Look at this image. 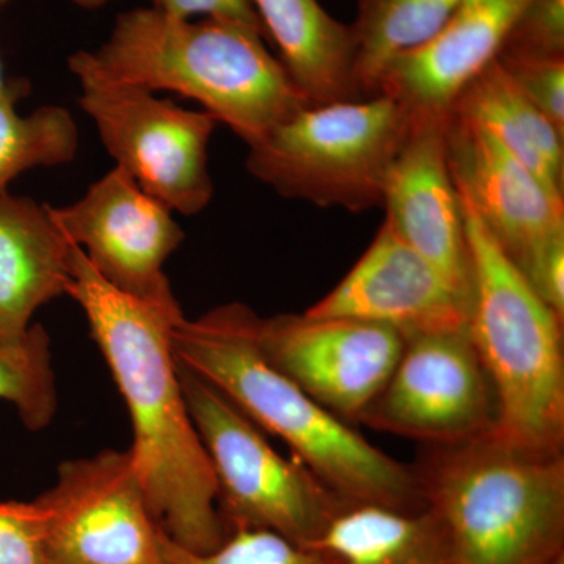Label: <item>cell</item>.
<instances>
[{
	"label": "cell",
	"mask_w": 564,
	"mask_h": 564,
	"mask_svg": "<svg viewBox=\"0 0 564 564\" xmlns=\"http://www.w3.org/2000/svg\"><path fill=\"white\" fill-rule=\"evenodd\" d=\"M451 113L411 111L410 129L383 187L384 221L470 300L462 198L447 151Z\"/></svg>",
	"instance_id": "14"
},
{
	"label": "cell",
	"mask_w": 564,
	"mask_h": 564,
	"mask_svg": "<svg viewBox=\"0 0 564 564\" xmlns=\"http://www.w3.org/2000/svg\"><path fill=\"white\" fill-rule=\"evenodd\" d=\"M74 6L80 7L84 10H99L102 7L109 6L111 2H117V0H69Z\"/></svg>",
	"instance_id": "31"
},
{
	"label": "cell",
	"mask_w": 564,
	"mask_h": 564,
	"mask_svg": "<svg viewBox=\"0 0 564 564\" xmlns=\"http://www.w3.org/2000/svg\"><path fill=\"white\" fill-rule=\"evenodd\" d=\"M410 122L384 95L310 104L248 147L247 170L282 198L362 214L381 207Z\"/></svg>",
	"instance_id": "6"
},
{
	"label": "cell",
	"mask_w": 564,
	"mask_h": 564,
	"mask_svg": "<svg viewBox=\"0 0 564 564\" xmlns=\"http://www.w3.org/2000/svg\"><path fill=\"white\" fill-rule=\"evenodd\" d=\"M452 111L485 129L516 161L564 196V133L519 91L499 62L470 82Z\"/></svg>",
	"instance_id": "20"
},
{
	"label": "cell",
	"mask_w": 564,
	"mask_h": 564,
	"mask_svg": "<svg viewBox=\"0 0 564 564\" xmlns=\"http://www.w3.org/2000/svg\"><path fill=\"white\" fill-rule=\"evenodd\" d=\"M469 296L383 221L340 282L304 313L377 323L404 339L467 328Z\"/></svg>",
	"instance_id": "13"
},
{
	"label": "cell",
	"mask_w": 564,
	"mask_h": 564,
	"mask_svg": "<svg viewBox=\"0 0 564 564\" xmlns=\"http://www.w3.org/2000/svg\"><path fill=\"white\" fill-rule=\"evenodd\" d=\"M524 2L462 0L433 39L388 66L378 95L410 111L452 113L470 82L499 57Z\"/></svg>",
	"instance_id": "16"
},
{
	"label": "cell",
	"mask_w": 564,
	"mask_h": 564,
	"mask_svg": "<svg viewBox=\"0 0 564 564\" xmlns=\"http://www.w3.org/2000/svg\"><path fill=\"white\" fill-rule=\"evenodd\" d=\"M458 193L473 276L467 333L496 393L492 434L529 451L563 454L564 322Z\"/></svg>",
	"instance_id": "5"
},
{
	"label": "cell",
	"mask_w": 564,
	"mask_h": 564,
	"mask_svg": "<svg viewBox=\"0 0 564 564\" xmlns=\"http://www.w3.org/2000/svg\"><path fill=\"white\" fill-rule=\"evenodd\" d=\"M311 549L336 564H451L443 525L426 507L344 503Z\"/></svg>",
	"instance_id": "19"
},
{
	"label": "cell",
	"mask_w": 564,
	"mask_h": 564,
	"mask_svg": "<svg viewBox=\"0 0 564 564\" xmlns=\"http://www.w3.org/2000/svg\"><path fill=\"white\" fill-rule=\"evenodd\" d=\"M70 250L50 204L0 193V344L28 333L41 306L68 295Z\"/></svg>",
	"instance_id": "17"
},
{
	"label": "cell",
	"mask_w": 564,
	"mask_h": 564,
	"mask_svg": "<svg viewBox=\"0 0 564 564\" xmlns=\"http://www.w3.org/2000/svg\"><path fill=\"white\" fill-rule=\"evenodd\" d=\"M259 315L242 303L182 317L172 328L176 361L214 386L263 433L280 437L339 499L399 510L425 508L415 467L384 454L315 402L263 356Z\"/></svg>",
	"instance_id": "2"
},
{
	"label": "cell",
	"mask_w": 564,
	"mask_h": 564,
	"mask_svg": "<svg viewBox=\"0 0 564 564\" xmlns=\"http://www.w3.org/2000/svg\"><path fill=\"white\" fill-rule=\"evenodd\" d=\"M80 85L173 91L192 99L247 147L310 106L261 32L239 22L124 11L95 51L68 58Z\"/></svg>",
	"instance_id": "3"
},
{
	"label": "cell",
	"mask_w": 564,
	"mask_h": 564,
	"mask_svg": "<svg viewBox=\"0 0 564 564\" xmlns=\"http://www.w3.org/2000/svg\"><path fill=\"white\" fill-rule=\"evenodd\" d=\"M462 0H356L355 85L358 98L378 95L397 57L433 39Z\"/></svg>",
	"instance_id": "21"
},
{
	"label": "cell",
	"mask_w": 564,
	"mask_h": 564,
	"mask_svg": "<svg viewBox=\"0 0 564 564\" xmlns=\"http://www.w3.org/2000/svg\"><path fill=\"white\" fill-rule=\"evenodd\" d=\"M68 296L88 322L131 417L129 447L163 533L192 552L214 551L228 530L217 484L182 391L172 328L182 317L115 291L79 248L70 250Z\"/></svg>",
	"instance_id": "1"
},
{
	"label": "cell",
	"mask_w": 564,
	"mask_h": 564,
	"mask_svg": "<svg viewBox=\"0 0 564 564\" xmlns=\"http://www.w3.org/2000/svg\"><path fill=\"white\" fill-rule=\"evenodd\" d=\"M358 422L430 447L496 432V393L467 328L404 339L388 383Z\"/></svg>",
	"instance_id": "9"
},
{
	"label": "cell",
	"mask_w": 564,
	"mask_h": 564,
	"mask_svg": "<svg viewBox=\"0 0 564 564\" xmlns=\"http://www.w3.org/2000/svg\"><path fill=\"white\" fill-rule=\"evenodd\" d=\"M11 0H0V9L10 3ZM29 91V84L24 80H7L3 76L2 61H0V96L22 95Z\"/></svg>",
	"instance_id": "30"
},
{
	"label": "cell",
	"mask_w": 564,
	"mask_h": 564,
	"mask_svg": "<svg viewBox=\"0 0 564 564\" xmlns=\"http://www.w3.org/2000/svg\"><path fill=\"white\" fill-rule=\"evenodd\" d=\"M278 61L311 104L358 98L356 39L318 0H251Z\"/></svg>",
	"instance_id": "18"
},
{
	"label": "cell",
	"mask_w": 564,
	"mask_h": 564,
	"mask_svg": "<svg viewBox=\"0 0 564 564\" xmlns=\"http://www.w3.org/2000/svg\"><path fill=\"white\" fill-rule=\"evenodd\" d=\"M551 564H564V556L560 555L558 558L554 560Z\"/></svg>",
	"instance_id": "32"
},
{
	"label": "cell",
	"mask_w": 564,
	"mask_h": 564,
	"mask_svg": "<svg viewBox=\"0 0 564 564\" xmlns=\"http://www.w3.org/2000/svg\"><path fill=\"white\" fill-rule=\"evenodd\" d=\"M447 151L456 187L519 270L564 239V196L516 161L485 129L454 111Z\"/></svg>",
	"instance_id": "15"
},
{
	"label": "cell",
	"mask_w": 564,
	"mask_h": 564,
	"mask_svg": "<svg viewBox=\"0 0 564 564\" xmlns=\"http://www.w3.org/2000/svg\"><path fill=\"white\" fill-rule=\"evenodd\" d=\"M51 210L63 236L110 288L173 317L184 315L163 267L185 234L173 212L129 174L115 166L77 202Z\"/></svg>",
	"instance_id": "11"
},
{
	"label": "cell",
	"mask_w": 564,
	"mask_h": 564,
	"mask_svg": "<svg viewBox=\"0 0 564 564\" xmlns=\"http://www.w3.org/2000/svg\"><path fill=\"white\" fill-rule=\"evenodd\" d=\"M500 54L564 58V0H525Z\"/></svg>",
	"instance_id": "25"
},
{
	"label": "cell",
	"mask_w": 564,
	"mask_h": 564,
	"mask_svg": "<svg viewBox=\"0 0 564 564\" xmlns=\"http://www.w3.org/2000/svg\"><path fill=\"white\" fill-rule=\"evenodd\" d=\"M258 343L263 356L315 402L358 422L388 383L404 337L377 323L303 313L259 317Z\"/></svg>",
	"instance_id": "12"
},
{
	"label": "cell",
	"mask_w": 564,
	"mask_h": 564,
	"mask_svg": "<svg viewBox=\"0 0 564 564\" xmlns=\"http://www.w3.org/2000/svg\"><path fill=\"white\" fill-rule=\"evenodd\" d=\"M162 564H336L317 549L292 543L263 529H232L209 552L181 547L163 533Z\"/></svg>",
	"instance_id": "24"
},
{
	"label": "cell",
	"mask_w": 564,
	"mask_h": 564,
	"mask_svg": "<svg viewBox=\"0 0 564 564\" xmlns=\"http://www.w3.org/2000/svg\"><path fill=\"white\" fill-rule=\"evenodd\" d=\"M0 564H51L39 500L0 502Z\"/></svg>",
	"instance_id": "27"
},
{
	"label": "cell",
	"mask_w": 564,
	"mask_h": 564,
	"mask_svg": "<svg viewBox=\"0 0 564 564\" xmlns=\"http://www.w3.org/2000/svg\"><path fill=\"white\" fill-rule=\"evenodd\" d=\"M150 2L152 9L173 18H180V20L203 17L212 18V20L239 22V24L261 32L265 39V32H263L251 0H150Z\"/></svg>",
	"instance_id": "28"
},
{
	"label": "cell",
	"mask_w": 564,
	"mask_h": 564,
	"mask_svg": "<svg viewBox=\"0 0 564 564\" xmlns=\"http://www.w3.org/2000/svg\"><path fill=\"white\" fill-rule=\"evenodd\" d=\"M80 109L118 169L177 214H202L214 196L209 144L218 121L135 87L80 85Z\"/></svg>",
	"instance_id": "8"
},
{
	"label": "cell",
	"mask_w": 564,
	"mask_h": 564,
	"mask_svg": "<svg viewBox=\"0 0 564 564\" xmlns=\"http://www.w3.org/2000/svg\"><path fill=\"white\" fill-rule=\"evenodd\" d=\"M22 95L0 96V193L33 169L70 163L79 152V128L65 107L43 106L22 117Z\"/></svg>",
	"instance_id": "22"
},
{
	"label": "cell",
	"mask_w": 564,
	"mask_h": 564,
	"mask_svg": "<svg viewBox=\"0 0 564 564\" xmlns=\"http://www.w3.org/2000/svg\"><path fill=\"white\" fill-rule=\"evenodd\" d=\"M36 500L51 564H162L163 530L129 448L63 462Z\"/></svg>",
	"instance_id": "10"
},
{
	"label": "cell",
	"mask_w": 564,
	"mask_h": 564,
	"mask_svg": "<svg viewBox=\"0 0 564 564\" xmlns=\"http://www.w3.org/2000/svg\"><path fill=\"white\" fill-rule=\"evenodd\" d=\"M180 367L182 391L209 456L226 530L263 529L311 547L343 499L302 462L284 458L259 426L198 375Z\"/></svg>",
	"instance_id": "7"
},
{
	"label": "cell",
	"mask_w": 564,
	"mask_h": 564,
	"mask_svg": "<svg viewBox=\"0 0 564 564\" xmlns=\"http://www.w3.org/2000/svg\"><path fill=\"white\" fill-rule=\"evenodd\" d=\"M415 470L451 564H551L563 555L564 454L489 434L432 447Z\"/></svg>",
	"instance_id": "4"
},
{
	"label": "cell",
	"mask_w": 564,
	"mask_h": 564,
	"mask_svg": "<svg viewBox=\"0 0 564 564\" xmlns=\"http://www.w3.org/2000/svg\"><path fill=\"white\" fill-rule=\"evenodd\" d=\"M0 400L17 410L31 432H41L55 417L57 384L43 326L32 325L18 339L0 344Z\"/></svg>",
	"instance_id": "23"
},
{
	"label": "cell",
	"mask_w": 564,
	"mask_h": 564,
	"mask_svg": "<svg viewBox=\"0 0 564 564\" xmlns=\"http://www.w3.org/2000/svg\"><path fill=\"white\" fill-rule=\"evenodd\" d=\"M530 288L564 322V239L544 248L521 270Z\"/></svg>",
	"instance_id": "29"
},
{
	"label": "cell",
	"mask_w": 564,
	"mask_h": 564,
	"mask_svg": "<svg viewBox=\"0 0 564 564\" xmlns=\"http://www.w3.org/2000/svg\"><path fill=\"white\" fill-rule=\"evenodd\" d=\"M497 62L519 91L564 133V58L500 54Z\"/></svg>",
	"instance_id": "26"
}]
</instances>
